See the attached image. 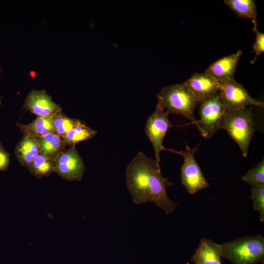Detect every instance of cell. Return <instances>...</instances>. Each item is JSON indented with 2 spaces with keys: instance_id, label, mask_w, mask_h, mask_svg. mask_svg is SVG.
Masks as SVG:
<instances>
[{
  "instance_id": "obj_26",
  "label": "cell",
  "mask_w": 264,
  "mask_h": 264,
  "mask_svg": "<svg viewBox=\"0 0 264 264\" xmlns=\"http://www.w3.org/2000/svg\"><path fill=\"white\" fill-rule=\"evenodd\" d=\"M1 102L0 97V105H1Z\"/></svg>"
},
{
  "instance_id": "obj_14",
  "label": "cell",
  "mask_w": 264,
  "mask_h": 264,
  "mask_svg": "<svg viewBox=\"0 0 264 264\" xmlns=\"http://www.w3.org/2000/svg\"><path fill=\"white\" fill-rule=\"evenodd\" d=\"M54 116L37 117L31 123L19 126L24 136L34 138L44 136L51 133H56L53 124Z\"/></svg>"
},
{
  "instance_id": "obj_16",
  "label": "cell",
  "mask_w": 264,
  "mask_h": 264,
  "mask_svg": "<svg viewBox=\"0 0 264 264\" xmlns=\"http://www.w3.org/2000/svg\"><path fill=\"white\" fill-rule=\"evenodd\" d=\"M35 138L41 149V154L54 159L67 145L64 139L56 133H51Z\"/></svg>"
},
{
  "instance_id": "obj_19",
  "label": "cell",
  "mask_w": 264,
  "mask_h": 264,
  "mask_svg": "<svg viewBox=\"0 0 264 264\" xmlns=\"http://www.w3.org/2000/svg\"><path fill=\"white\" fill-rule=\"evenodd\" d=\"M28 167L34 175L39 177L49 176L55 172L54 159L42 154L36 156Z\"/></svg>"
},
{
  "instance_id": "obj_7",
  "label": "cell",
  "mask_w": 264,
  "mask_h": 264,
  "mask_svg": "<svg viewBox=\"0 0 264 264\" xmlns=\"http://www.w3.org/2000/svg\"><path fill=\"white\" fill-rule=\"evenodd\" d=\"M169 114L168 112L156 105L155 111L147 119L145 128V133L154 149V161L159 168L160 152L166 150L162 145L163 141L168 129L172 126Z\"/></svg>"
},
{
  "instance_id": "obj_12",
  "label": "cell",
  "mask_w": 264,
  "mask_h": 264,
  "mask_svg": "<svg viewBox=\"0 0 264 264\" xmlns=\"http://www.w3.org/2000/svg\"><path fill=\"white\" fill-rule=\"evenodd\" d=\"M242 51L223 57L212 63L205 71L220 83H226L235 80L234 75Z\"/></svg>"
},
{
  "instance_id": "obj_27",
  "label": "cell",
  "mask_w": 264,
  "mask_h": 264,
  "mask_svg": "<svg viewBox=\"0 0 264 264\" xmlns=\"http://www.w3.org/2000/svg\"></svg>"
},
{
  "instance_id": "obj_9",
  "label": "cell",
  "mask_w": 264,
  "mask_h": 264,
  "mask_svg": "<svg viewBox=\"0 0 264 264\" xmlns=\"http://www.w3.org/2000/svg\"><path fill=\"white\" fill-rule=\"evenodd\" d=\"M54 161L55 172L62 177L71 181L81 180L85 168L74 145L60 152Z\"/></svg>"
},
{
  "instance_id": "obj_24",
  "label": "cell",
  "mask_w": 264,
  "mask_h": 264,
  "mask_svg": "<svg viewBox=\"0 0 264 264\" xmlns=\"http://www.w3.org/2000/svg\"><path fill=\"white\" fill-rule=\"evenodd\" d=\"M9 163V154L0 145V171H5L7 169Z\"/></svg>"
},
{
  "instance_id": "obj_25",
  "label": "cell",
  "mask_w": 264,
  "mask_h": 264,
  "mask_svg": "<svg viewBox=\"0 0 264 264\" xmlns=\"http://www.w3.org/2000/svg\"><path fill=\"white\" fill-rule=\"evenodd\" d=\"M1 72V69L0 66V75Z\"/></svg>"
},
{
  "instance_id": "obj_2",
  "label": "cell",
  "mask_w": 264,
  "mask_h": 264,
  "mask_svg": "<svg viewBox=\"0 0 264 264\" xmlns=\"http://www.w3.org/2000/svg\"><path fill=\"white\" fill-rule=\"evenodd\" d=\"M156 97L157 106L169 113L181 115L186 117L198 127V120L194 115L197 102L184 83L163 87Z\"/></svg>"
},
{
  "instance_id": "obj_1",
  "label": "cell",
  "mask_w": 264,
  "mask_h": 264,
  "mask_svg": "<svg viewBox=\"0 0 264 264\" xmlns=\"http://www.w3.org/2000/svg\"><path fill=\"white\" fill-rule=\"evenodd\" d=\"M126 181L132 201L135 204L154 203L166 214L174 212L177 203L168 197L166 190L175 183L165 178L154 160L139 152L128 164Z\"/></svg>"
},
{
  "instance_id": "obj_17",
  "label": "cell",
  "mask_w": 264,
  "mask_h": 264,
  "mask_svg": "<svg viewBox=\"0 0 264 264\" xmlns=\"http://www.w3.org/2000/svg\"><path fill=\"white\" fill-rule=\"evenodd\" d=\"M223 2L240 18L257 22V5L254 0H224Z\"/></svg>"
},
{
  "instance_id": "obj_18",
  "label": "cell",
  "mask_w": 264,
  "mask_h": 264,
  "mask_svg": "<svg viewBox=\"0 0 264 264\" xmlns=\"http://www.w3.org/2000/svg\"><path fill=\"white\" fill-rule=\"evenodd\" d=\"M97 133L96 131L88 127L81 121L78 120L74 127L64 136L67 145H74L81 141L89 139Z\"/></svg>"
},
{
  "instance_id": "obj_13",
  "label": "cell",
  "mask_w": 264,
  "mask_h": 264,
  "mask_svg": "<svg viewBox=\"0 0 264 264\" xmlns=\"http://www.w3.org/2000/svg\"><path fill=\"white\" fill-rule=\"evenodd\" d=\"M221 257V244L202 238L190 259L194 264H222Z\"/></svg>"
},
{
  "instance_id": "obj_20",
  "label": "cell",
  "mask_w": 264,
  "mask_h": 264,
  "mask_svg": "<svg viewBox=\"0 0 264 264\" xmlns=\"http://www.w3.org/2000/svg\"><path fill=\"white\" fill-rule=\"evenodd\" d=\"M242 179L251 187L264 186V159L250 169L242 177Z\"/></svg>"
},
{
  "instance_id": "obj_10",
  "label": "cell",
  "mask_w": 264,
  "mask_h": 264,
  "mask_svg": "<svg viewBox=\"0 0 264 264\" xmlns=\"http://www.w3.org/2000/svg\"><path fill=\"white\" fill-rule=\"evenodd\" d=\"M24 107L38 117L54 116L62 111L61 107L53 101L45 91L34 89L27 96Z\"/></svg>"
},
{
  "instance_id": "obj_11",
  "label": "cell",
  "mask_w": 264,
  "mask_h": 264,
  "mask_svg": "<svg viewBox=\"0 0 264 264\" xmlns=\"http://www.w3.org/2000/svg\"><path fill=\"white\" fill-rule=\"evenodd\" d=\"M184 84L197 103L201 102L219 92L220 86V82L205 72L194 73Z\"/></svg>"
},
{
  "instance_id": "obj_15",
  "label": "cell",
  "mask_w": 264,
  "mask_h": 264,
  "mask_svg": "<svg viewBox=\"0 0 264 264\" xmlns=\"http://www.w3.org/2000/svg\"><path fill=\"white\" fill-rule=\"evenodd\" d=\"M41 151L36 139L24 136L18 145L16 154L20 162L28 167Z\"/></svg>"
},
{
  "instance_id": "obj_4",
  "label": "cell",
  "mask_w": 264,
  "mask_h": 264,
  "mask_svg": "<svg viewBox=\"0 0 264 264\" xmlns=\"http://www.w3.org/2000/svg\"><path fill=\"white\" fill-rule=\"evenodd\" d=\"M221 129L225 130L237 143L244 157H247L249 144L254 133L252 108L245 107L226 110Z\"/></svg>"
},
{
  "instance_id": "obj_5",
  "label": "cell",
  "mask_w": 264,
  "mask_h": 264,
  "mask_svg": "<svg viewBox=\"0 0 264 264\" xmlns=\"http://www.w3.org/2000/svg\"><path fill=\"white\" fill-rule=\"evenodd\" d=\"M199 103L197 128L203 137L210 138L221 129L226 110L219 92Z\"/></svg>"
},
{
  "instance_id": "obj_3",
  "label": "cell",
  "mask_w": 264,
  "mask_h": 264,
  "mask_svg": "<svg viewBox=\"0 0 264 264\" xmlns=\"http://www.w3.org/2000/svg\"><path fill=\"white\" fill-rule=\"evenodd\" d=\"M222 257L232 264H264V237L260 234L221 244Z\"/></svg>"
},
{
  "instance_id": "obj_23",
  "label": "cell",
  "mask_w": 264,
  "mask_h": 264,
  "mask_svg": "<svg viewBox=\"0 0 264 264\" xmlns=\"http://www.w3.org/2000/svg\"><path fill=\"white\" fill-rule=\"evenodd\" d=\"M253 31L255 33V40L252 48L255 56L251 62L252 64L255 63L257 57L264 52V34L258 30L257 22H253Z\"/></svg>"
},
{
  "instance_id": "obj_8",
  "label": "cell",
  "mask_w": 264,
  "mask_h": 264,
  "mask_svg": "<svg viewBox=\"0 0 264 264\" xmlns=\"http://www.w3.org/2000/svg\"><path fill=\"white\" fill-rule=\"evenodd\" d=\"M226 110H233L253 106L263 108L264 102L252 97L245 88L234 80L220 83L219 91Z\"/></svg>"
},
{
  "instance_id": "obj_6",
  "label": "cell",
  "mask_w": 264,
  "mask_h": 264,
  "mask_svg": "<svg viewBox=\"0 0 264 264\" xmlns=\"http://www.w3.org/2000/svg\"><path fill=\"white\" fill-rule=\"evenodd\" d=\"M199 147V144L193 148L186 145L185 150L180 151L167 149V150L183 157V163L180 168L181 182L187 192L191 195L204 189L209 185L195 157Z\"/></svg>"
},
{
  "instance_id": "obj_22",
  "label": "cell",
  "mask_w": 264,
  "mask_h": 264,
  "mask_svg": "<svg viewBox=\"0 0 264 264\" xmlns=\"http://www.w3.org/2000/svg\"><path fill=\"white\" fill-rule=\"evenodd\" d=\"M250 198L253 201L254 209L260 215V220L264 222V186H252Z\"/></svg>"
},
{
  "instance_id": "obj_21",
  "label": "cell",
  "mask_w": 264,
  "mask_h": 264,
  "mask_svg": "<svg viewBox=\"0 0 264 264\" xmlns=\"http://www.w3.org/2000/svg\"><path fill=\"white\" fill-rule=\"evenodd\" d=\"M78 119H72L61 114L54 116L53 124L57 134L63 138L76 125Z\"/></svg>"
}]
</instances>
